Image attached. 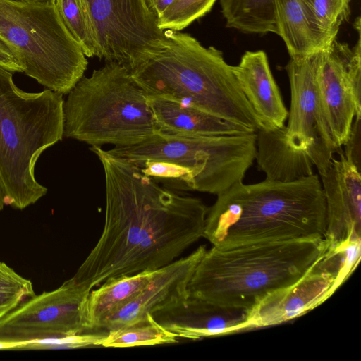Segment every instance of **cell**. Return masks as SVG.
I'll return each mask as SVG.
<instances>
[{
    "label": "cell",
    "mask_w": 361,
    "mask_h": 361,
    "mask_svg": "<svg viewBox=\"0 0 361 361\" xmlns=\"http://www.w3.org/2000/svg\"><path fill=\"white\" fill-rule=\"evenodd\" d=\"M104 333L91 332L36 339L27 341L20 350H58L99 345Z\"/></svg>",
    "instance_id": "83f0119b"
},
{
    "label": "cell",
    "mask_w": 361,
    "mask_h": 361,
    "mask_svg": "<svg viewBox=\"0 0 361 361\" xmlns=\"http://www.w3.org/2000/svg\"><path fill=\"white\" fill-rule=\"evenodd\" d=\"M63 115V137L91 147L134 144L158 131L146 94L129 70L114 61L77 82Z\"/></svg>",
    "instance_id": "52a82bcc"
},
{
    "label": "cell",
    "mask_w": 361,
    "mask_h": 361,
    "mask_svg": "<svg viewBox=\"0 0 361 361\" xmlns=\"http://www.w3.org/2000/svg\"><path fill=\"white\" fill-rule=\"evenodd\" d=\"M12 4L20 5L49 6L54 5L55 0H4Z\"/></svg>",
    "instance_id": "1f68e13d"
},
{
    "label": "cell",
    "mask_w": 361,
    "mask_h": 361,
    "mask_svg": "<svg viewBox=\"0 0 361 361\" xmlns=\"http://www.w3.org/2000/svg\"><path fill=\"white\" fill-rule=\"evenodd\" d=\"M305 12L326 47L335 39L350 16V0H300Z\"/></svg>",
    "instance_id": "d4e9b609"
},
{
    "label": "cell",
    "mask_w": 361,
    "mask_h": 361,
    "mask_svg": "<svg viewBox=\"0 0 361 361\" xmlns=\"http://www.w3.org/2000/svg\"><path fill=\"white\" fill-rule=\"evenodd\" d=\"M63 94L26 92L0 66V190L5 204L22 210L47 192L35 176L42 153L63 137Z\"/></svg>",
    "instance_id": "8992f818"
},
{
    "label": "cell",
    "mask_w": 361,
    "mask_h": 361,
    "mask_svg": "<svg viewBox=\"0 0 361 361\" xmlns=\"http://www.w3.org/2000/svg\"><path fill=\"white\" fill-rule=\"evenodd\" d=\"M360 120L355 118L350 136L345 144L343 152L345 157L350 158L360 169Z\"/></svg>",
    "instance_id": "f1b7e54d"
},
{
    "label": "cell",
    "mask_w": 361,
    "mask_h": 361,
    "mask_svg": "<svg viewBox=\"0 0 361 361\" xmlns=\"http://www.w3.org/2000/svg\"><path fill=\"white\" fill-rule=\"evenodd\" d=\"M158 133L177 136H215L255 133L179 102L147 97Z\"/></svg>",
    "instance_id": "ac0fdd59"
},
{
    "label": "cell",
    "mask_w": 361,
    "mask_h": 361,
    "mask_svg": "<svg viewBox=\"0 0 361 361\" xmlns=\"http://www.w3.org/2000/svg\"><path fill=\"white\" fill-rule=\"evenodd\" d=\"M157 270L111 278L92 290L86 305V319L90 332L110 315L133 300L152 279Z\"/></svg>",
    "instance_id": "ffe728a7"
},
{
    "label": "cell",
    "mask_w": 361,
    "mask_h": 361,
    "mask_svg": "<svg viewBox=\"0 0 361 361\" xmlns=\"http://www.w3.org/2000/svg\"><path fill=\"white\" fill-rule=\"evenodd\" d=\"M35 294L30 279L0 262V319Z\"/></svg>",
    "instance_id": "484cf974"
},
{
    "label": "cell",
    "mask_w": 361,
    "mask_h": 361,
    "mask_svg": "<svg viewBox=\"0 0 361 361\" xmlns=\"http://www.w3.org/2000/svg\"><path fill=\"white\" fill-rule=\"evenodd\" d=\"M178 337L158 324L150 314L135 323L109 331L101 340L104 347H132L173 344Z\"/></svg>",
    "instance_id": "603a6c76"
},
{
    "label": "cell",
    "mask_w": 361,
    "mask_h": 361,
    "mask_svg": "<svg viewBox=\"0 0 361 361\" xmlns=\"http://www.w3.org/2000/svg\"><path fill=\"white\" fill-rule=\"evenodd\" d=\"M276 0H220L226 27L246 33L277 34Z\"/></svg>",
    "instance_id": "7402d4cb"
},
{
    "label": "cell",
    "mask_w": 361,
    "mask_h": 361,
    "mask_svg": "<svg viewBox=\"0 0 361 361\" xmlns=\"http://www.w3.org/2000/svg\"><path fill=\"white\" fill-rule=\"evenodd\" d=\"M26 342H7L0 341V350H20Z\"/></svg>",
    "instance_id": "d6a6232c"
},
{
    "label": "cell",
    "mask_w": 361,
    "mask_h": 361,
    "mask_svg": "<svg viewBox=\"0 0 361 361\" xmlns=\"http://www.w3.org/2000/svg\"><path fill=\"white\" fill-rule=\"evenodd\" d=\"M322 257L298 281L270 295L257 306L251 312L249 329L288 322L302 316L329 298L345 280Z\"/></svg>",
    "instance_id": "2e32d148"
},
{
    "label": "cell",
    "mask_w": 361,
    "mask_h": 361,
    "mask_svg": "<svg viewBox=\"0 0 361 361\" xmlns=\"http://www.w3.org/2000/svg\"><path fill=\"white\" fill-rule=\"evenodd\" d=\"M255 159L267 180L288 183L312 175L314 164L308 154L291 148L286 126L272 130H257Z\"/></svg>",
    "instance_id": "d6986e66"
},
{
    "label": "cell",
    "mask_w": 361,
    "mask_h": 361,
    "mask_svg": "<svg viewBox=\"0 0 361 361\" xmlns=\"http://www.w3.org/2000/svg\"><path fill=\"white\" fill-rule=\"evenodd\" d=\"M65 27L87 57L99 58L95 33L82 0H55Z\"/></svg>",
    "instance_id": "cb8c5ba5"
},
{
    "label": "cell",
    "mask_w": 361,
    "mask_h": 361,
    "mask_svg": "<svg viewBox=\"0 0 361 361\" xmlns=\"http://www.w3.org/2000/svg\"><path fill=\"white\" fill-rule=\"evenodd\" d=\"M90 18L99 59L128 69L164 48L166 30L158 26L143 0H82Z\"/></svg>",
    "instance_id": "9c48e42d"
},
{
    "label": "cell",
    "mask_w": 361,
    "mask_h": 361,
    "mask_svg": "<svg viewBox=\"0 0 361 361\" xmlns=\"http://www.w3.org/2000/svg\"><path fill=\"white\" fill-rule=\"evenodd\" d=\"M104 169V225L72 277L92 290L109 279L159 269L203 237L208 207L161 187L135 165L91 147Z\"/></svg>",
    "instance_id": "6da1fadb"
},
{
    "label": "cell",
    "mask_w": 361,
    "mask_h": 361,
    "mask_svg": "<svg viewBox=\"0 0 361 361\" xmlns=\"http://www.w3.org/2000/svg\"><path fill=\"white\" fill-rule=\"evenodd\" d=\"M316 53L305 58L290 59L285 66L290 87L286 138L291 148L308 154L320 173L338 149L334 145L317 95Z\"/></svg>",
    "instance_id": "7c38bea8"
},
{
    "label": "cell",
    "mask_w": 361,
    "mask_h": 361,
    "mask_svg": "<svg viewBox=\"0 0 361 361\" xmlns=\"http://www.w3.org/2000/svg\"><path fill=\"white\" fill-rule=\"evenodd\" d=\"M324 238L212 246L197 265L188 294L219 305L252 311L302 277L328 248Z\"/></svg>",
    "instance_id": "277c9868"
},
{
    "label": "cell",
    "mask_w": 361,
    "mask_h": 361,
    "mask_svg": "<svg viewBox=\"0 0 361 361\" xmlns=\"http://www.w3.org/2000/svg\"><path fill=\"white\" fill-rule=\"evenodd\" d=\"M90 291L71 277L53 290L35 295L0 319V341L27 342L91 333L86 319Z\"/></svg>",
    "instance_id": "8fae6325"
},
{
    "label": "cell",
    "mask_w": 361,
    "mask_h": 361,
    "mask_svg": "<svg viewBox=\"0 0 361 361\" xmlns=\"http://www.w3.org/2000/svg\"><path fill=\"white\" fill-rule=\"evenodd\" d=\"M277 34L283 40L290 59H301L326 48L311 23L300 0H276Z\"/></svg>",
    "instance_id": "44dd1931"
},
{
    "label": "cell",
    "mask_w": 361,
    "mask_h": 361,
    "mask_svg": "<svg viewBox=\"0 0 361 361\" xmlns=\"http://www.w3.org/2000/svg\"><path fill=\"white\" fill-rule=\"evenodd\" d=\"M0 36L16 51L23 73L55 92L68 94L88 64L55 5H20L0 0Z\"/></svg>",
    "instance_id": "ba28073f"
},
{
    "label": "cell",
    "mask_w": 361,
    "mask_h": 361,
    "mask_svg": "<svg viewBox=\"0 0 361 361\" xmlns=\"http://www.w3.org/2000/svg\"><path fill=\"white\" fill-rule=\"evenodd\" d=\"M149 12L159 20L160 16L174 0H143Z\"/></svg>",
    "instance_id": "4dcf8cb0"
},
{
    "label": "cell",
    "mask_w": 361,
    "mask_h": 361,
    "mask_svg": "<svg viewBox=\"0 0 361 361\" xmlns=\"http://www.w3.org/2000/svg\"><path fill=\"white\" fill-rule=\"evenodd\" d=\"M251 312L219 305L188 294L150 314L178 338L197 340L249 330Z\"/></svg>",
    "instance_id": "5bb4252c"
},
{
    "label": "cell",
    "mask_w": 361,
    "mask_h": 361,
    "mask_svg": "<svg viewBox=\"0 0 361 361\" xmlns=\"http://www.w3.org/2000/svg\"><path fill=\"white\" fill-rule=\"evenodd\" d=\"M5 202H4V196L2 195V192L0 190V211H1L4 206H5Z\"/></svg>",
    "instance_id": "836d02e7"
},
{
    "label": "cell",
    "mask_w": 361,
    "mask_h": 361,
    "mask_svg": "<svg viewBox=\"0 0 361 361\" xmlns=\"http://www.w3.org/2000/svg\"><path fill=\"white\" fill-rule=\"evenodd\" d=\"M319 173L326 212L324 238L331 244L360 240V169L343 152Z\"/></svg>",
    "instance_id": "4fadbf2b"
},
{
    "label": "cell",
    "mask_w": 361,
    "mask_h": 361,
    "mask_svg": "<svg viewBox=\"0 0 361 361\" xmlns=\"http://www.w3.org/2000/svg\"><path fill=\"white\" fill-rule=\"evenodd\" d=\"M256 138V132L195 137L157 132L106 152L171 188L217 195L243 181L255 159Z\"/></svg>",
    "instance_id": "5b68a950"
},
{
    "label": "cell",
    "mask_w": 361,
    "mask_h": 361,
    "mask_svg": "<svg viewBox=\"0 0 361 361\" xmlns=\"http://www.w3.org/2000/svg\"><path fill=\"white\" fill-rule=\"evenodd\" d=\"M216 196L203 234L214 247L324 238L326 202L317 174L288 183L240 181Z\"/></svg>",
    "instance_id": "7a4b0ae2"
},
{
    "label": "cell",
    "mask_w": 361,
    "mask_h": 361,
    "mask_svg": "<svg viewBox=\"0 0 361 361\" xmlns=\"http://www.w3.org/2000/svg\"><path fill=\"white\" fill-rule=\"evenodd\" d=\"M216 0H174L158 20L162 30L180 31L210 11Z\"/></svg>",
    "instance_id": "4316f807"
},
{
    "label": "cell",
    "mask_w": 361,
    "mask_h": 361,
    "mask_svg": "<svg viewBox=\"0 0 361 361\" xmlns=\"http://www.w3.org/2000/svg\"><path fill=\"white\" fill-rule=\"evenodd\" d=\"M354 46L335 39L314 57L319 101L336 149L344 146L355 118H361L360 18L355 20Z\"/></svg>",
    "instance_id": "30bf717a"
},
{
    "label": "cell",
    "mask_w": 361,
    "mask_h": 361,
    "mask_svg": "<svg viewBox=\"0 0 361 361\" xmlns=\"http://www.w3.org/2000/svg\"><path fill=\"white\" fill-rule=\"evenodd\" d=\"M206 250L204 245H200L190 255L157 269L140 293L108 317L96 332L107 334L131 324L188 295L189 281Z\"/></svg>",
    "instance_id": "9a60e30c"
},
{
    "label": "cell",
    "mask_w": 361,
    "mask_h": 361,
    "mask_svg": "<svg viewBox=\"0 0 361 361\" xmlns=\"http://www.w3.org/2000/svg\"><path fill=\"white\" fill-rule=\"evenodd\" d=\"M166 34L164 48L128 69L146 95L171 99L257 132L254 111L222 52L204 47L186 33Z\"/></svg>",
    "instance_id": "3957f363"
},
{
    "label": "cell",
    "mask_w": 361,
    "mask_h": 361,
    "mask_svg": "<svg viewBox=\"0 0 361 361\" xmlns=\"http://www.w3.org/2000/svg\"><path fill=\"white\" fill-rule=\"evenodd\" d=\"M0 66L11 72H23L16 49L0 36Z\"/></svg>",
    "instance_id": "f546056e"
},
{
    "label": "cell",
    "mask_w": 361,
    "mask_h": 361,
    "mask_svg": "<svg viewBox=\"0 0 361 361\" xmlns=\"http://www.w3.org/2000/svg\"><path fill=\"white\" fill-rule=\"evenodd\" d=\"M233 71L252 108L259 129L272 130L285 126L287 110L271 73L267 54L247 51ZM258 129V130H259Z\"/></svg>",
    "instance_id": "e0dca14e"
}]
</instances>
